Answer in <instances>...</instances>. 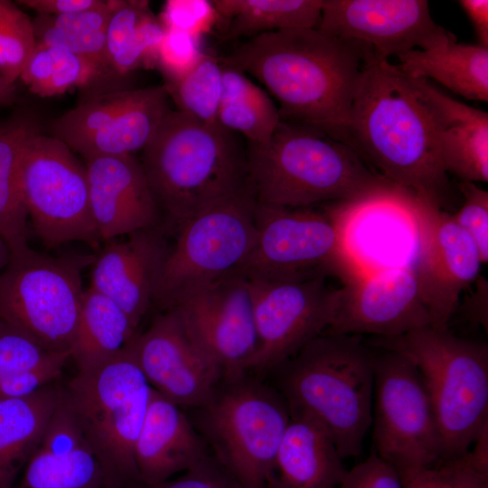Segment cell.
I'll list each match as a JSON object with an SVG mask.
<instances>
[{"mask_svg": "<svg viewBox=\"0 0 488 488\" xmlns=\"http://www.w3.org/2000/svg\"><path fill=\"white\" fill-rule=\"evenodd\" d=\"M85 161L90 211L100 240L161 225V211L133 155Z\"/></svg>", "mask_w": 488, "mask_h": 488, "instance_id": "cell-20", "label": "cell"}, {"mask_svg": "<svg viewBox=\"0 0 488 488\" xmlns=\"http://www.w3.org/2000/svg\"><path fill=\"white\" fill-rule=\"evenodd\" d=\"M397 57V67L408 78L433 80L465 99L488 100V47L457 42L443 29L426 48Z\"/></svg>", "mask_w": 488, "mask_h": 488, "instance_id": "cell-26", "label": "cell"}, {"mask_svg": "<svg viewBox=\"0 0 488 488\" xmlns=\"http://www.w3.org/2000/svg\"><path fill=\"white\" fill-rule=\"evenodd\" d=\"M318 29L389 60L426 48L444 29L425 0H323Z\"/></svg>", "mask_w": 488, "mask_h": 488, "instance_id": "cell-19", "label": "cell"}, {"mask_svg": "<svg viewBox=\"0 0 488 488\" xmlns=\"http://www.w3.org/2000/svg\"><path fill=\"white\" fill-rule=\"evenodd\" d=\"M375 345L399 352L419 371L440 434L443 459L466 453L488 425V344L425 326L378 338Z\"/></svg>", "mask_w": 488, "mask_h": 488, "instance_id": "cell-6", "label": "cell"}, {"mask_svg": "<svg viewBox=\"0 0 488 488\" xmlns=\"http://www.w3.org/2000/svg\"><path fill=\"white\" fill-rule=\"evenodd\" d=\"M431 325L410 263L358 270L343 281L333 319L324 333L391 338Z\"/></svg>", "mask_w": 488, "mask_h": 488, "instance_id": "cell-17", "label": "cell"}, {"mask_svg": "<svg viewBox=\"0 0 488 488\" xmlns=\"http://www.w3.org/2000/svg\"><path fill=\"white\" fill-rule=\"evenodd\" d=\"M256 202L249 182L179 226L162 265L153 304L163 312L172 309L192 293L235 275L256 241Z\"/></svg>", "mask_w": 488, "mask_h": 488, "instance_id": "cell-8", "label": "cell"}, {"mask_svg": "<svg viewBox=\"0 0 488 488\" xmlns=\"http://www.w3.org/2000/svg\"><path fill=\"white\" fill-rule=\"evenodd\" d=\"M432 117L446 172L459 182L488 181V113L456 100L427 80L409 78Z\"/></svg>", "mask_w": 488, "mask_h": 488, "instance_id": "cell-24", "label": "cell"}, {"mask_svg": "<svg viewBox=\"0 0 488 488\" xmlns=\"http://www.w3.org/2000/svg\"><path fill=\"white\" fill-rule=\"evenodd\" d=\"M70 358V353H59L36 369L1 376L0 401L30 395L53 382Z\"/></svg>", "mask_w": 488, "mask_h": 488, "instance_id": "cell-44", "label": "cell"}, {"mask_svg": "<svg viewBox=\"0 0 488 488\" xmlns=\"http://www.w3.org/2000/svg\"><path fill=\"white\" fill-rule=\"evenodd\" d=\"M344 142L391 183L446 211L452 205L430 112L411 80L389 60L364 66Z\"/></svg>", "mask_w": 488, "mask_h": 488, "instance_id": "cell-2", "label": "cell"}, {"mask_svg": "<svg viewBox=\"0 0 488 488\" xmlns=\"http://www.w3.org/2000/svg\"><path fill=\"white\" fill-rule=\"evenodd\" d=\"M10 251L6 244L0 239V272L5 267L9 261Z\"/></svg>", "mask_w": 488, "mask_h": 488, "instance_id": "cell-54", "label": "cell"}, {"mask_svg": "<svg viewBox=\"0 0 488 488\" xmlns=\"http://www.w3.org/2000/svg\"><path fill=\"white\" fill-rule=\"evenodd\" d=\"M149 12L151 9L148 1L121 0L106 27L108 66L110 59L126 45Z\"/></svg>", "mask_w": 488, "mask_h": 488, "instance_id": "cell-45", "label": "cell"}, {"mask_svg": "<svg viewBox=\"0 0 488 488\" xmlns=\"http://www.w3.org/2000/svg\"><path fill=\"white\" fill-rule=\"evenodd\" d=\"M225 39L283 30L317 28L323 0H215Z\"/></svg>", "mask_w": 488, "mask_h": 488, "instance_id": "cell-31", "label": "cell"}, {"mask_svg": "<svg viewBox=\"0 0 488 488\" xmlns=\"http://www.w3.org/2000/svg\"><path fill=\"white\" fill-rule=\"evenodd\" d=\"M246 149L249 182L258 203H355L403 189L377 174L345 142L307 126L281 120L267 142L248 143Z\"/></svg>", "mask_w": 488, "mask_h": 488, "instance_id": "cell-3", "label": "cell"}, {"mask_svg": "<svg viewBox=\"0 0 488 488\" xmlns=\"http://www.w3.org/2000/svg\"><path fill=\"white\" fill-rule=\"evenodd\" d=\"M91 257L55 258L30 247L0 272V320L43 349L70 353L84 295L80 268Z\"/></svg>", "mask_w": 488, "mask_h": 488, "instance_id": "cell-11", "label": "cell"}, {"mask_svg": "<svg viewBox=\"0 0 488 488\" xmlns=\"http://www.w3.org/2000/svg\"><path fill=\"white\" fill-rule=\"evenodd\" d=\"M168 99L164 85L143 88L132 105L72 150L86 160L94 156L133 155L144 149L170 110Z\"/></svg>", "mask_w": 488, "mask_h": 488, "instance_id": "cell-30", "label": "cell"}, {"mask_svg": "<svg viewBox=\"0 0 488 488\" xmlns=\"http://www.w3.org/2000/svg\"><path fill=\"white\" fill-rule=\"evenodd\" d=\"M290 415L266 488H339L348 469L333 439L308 416Z\"/></svg>", "mask_w": 488, "mask_h": 488, "instance_id": "cell-25", "label": "cell"}, {"mask_svg": "<svg viewBox=\"0 0 488 488\" xmlns=\"http://www.w3.org/2000/svg\"><path fill=\"white\" fill-rule=\"evenodd\" d=\"M377 61L365 46L318 28L262 33L224 58V65L263 83L282 121L307 126L344 142L360 75Z\"/></svg>", "mask_w": 488, "mask_h": 488, "instance_id": "cell-1", "label": "cell"}, {"mask_svg": "<svg viewBox=\"0 0 488 488\" xmlns=\"http://www.w3.org/2000/svg\"><path fill=\"white\" fill-rule=\"evenodd\" d=\"M40 132V124L31 113L18 112L0 122V239L10 254L29 248L22 166L30 140Z\"/></svg>", "mask_w": 488, "mask_h": 488, "instance_id": "cell-28", "label": "cell"}, {"mask_svg": "<svg viewBox=\"0 0 488 488\" xmlns=\"http://www.w3.org/2000/svg\"><path fill=\"white\" fill-rule=\"evenodd\" d=\"M14 488H105L101 465L62 388L44 435Z\"/></svg>", "mask_w": 488, "mask_h": 488, "instance_id": "cell-22", "label": "cell"}, {"mask_svg": "<svg viewBox=\"0 0 488 488\" xmlns=\"http://www.w3.org/2000/svg\"><path fill=\"white\" fill-rule=\"evenodd\" d=\"M138 333L115 302L89 287L84 291L70 358L78 372L91 371L127 351Z\"/></svg>", "mask_w": 488, "mask_h": 488, "instance_id": "cell-29", "label": "cell"}, {"mask_svg": "<svg viewBox=\"0 0 488 488\" xmlns=\"http://www.w3.org/2000/svg\"><path fill=\"white\" fill-rule=\"evenodd\" d=\"M197 408V424L215 458L244 488H266L290 421L282 394L244 376L223 380Z\"/></svg>", "mask_w": 488, "mask_h": 488, "instance_id": "cell-9", "label": "cell"}, {"mask_svg": "<svg viewBox=\"0 0 488 488\" xmlns=\"http://www.w3.org/2000/svg\"><path fill=\"white\" fill-rule=\"evenodd\" d=\"M172 309L192 340L220 367L223 380L242 377L249 371L258 336L247 278L233 275L217 280Z\"/></svg>", "mask_w": 488, "mask_h": 488, "instance_id": "cell-16", "label": "cell"}, {"mask_svg": "<svg viewBox=\"0 0 488 488\" xmlns=\"http://www.w3.org/2000/svg\"><path fill=\"white\" fill-rule=\"evenodd\" d=\"M139 488H244L225 467L209 455L177 478Z\"/></svg>", "mask_w": 488, "mask_h": 488, "instance_id": "cell-46", "label": "cell"}, {"mask_svg": "<svg viewBox=\"0 0 488 488\" xmlns=\"http://www.w3.org/2000/svg\"><path fill=\"white\" fill-rule=\"evenodd\" d=\"M121 0H102L90 9L60 14H37L49 26L66 33H89L105 31L109 17Z\"/></svg>", "mask_w": 488, "mask_h": 488, "instance_id": "cell-48", "label": "cell"}, {"mask_svg": "<svg viewBox=\"0 0 488 488\" xmlns=\"http://www.w3.org/2000/svg\"><path fill=\"white\" fill-rule=\"evenodd\" d=\"M373 360L356 335L323 333L277 368L290 413L320 424L343 460L361 455L372 423Z\"/></svg>", "mask_w": 488, "mask_h": 488, "instance_id": "cell-5", "label": "cell"}, {"mask_svg": "<svg viewBox=\"0 0 488 488\" xmlns=\"http://www.w3.org/2000/svg\"><path fill=\"white\" fill-rule=\"evenodd\" d=\"M458 192L463 196L460 208L451 213L455 222L472 238L481 261H488V192L475 183L459 182Z\"/></svg>", "mask_w": 488, "mask_h": 488, "instance_id": "cell-38", "label": "cell"}, {"mask_svg": "<svg viewBox=\"0 0 488 488\" xmlns=\"http://www.w3.org/2000/svg\"><path fill=\"white\" fill-rule=\"evenodd\" d=\"M373 443L399 472L443 459L432 402L416 365L389 350L374 352Z\"/></svg>", "mask_w": 488, "mask_h": 488, "instance_id": "cell-12", "label": "cell"}, {"mask_svg": "<svg viewBox=\"0 0 488 488\" xmlns=\"http://www.w3.org/2000/svg\"><path fill=\"white\" fill-rule=\"evenodd\" d=\"M408 212L416 239L410 265L430 315V326L449 329L462 292L480 276L479 251L450 212L414 193Z\"/></svg>", "mask_w": 488, "mask_h": 488, "instance_id": "cell-15", "label": "cell"}, {"mask_svg": "<svg viewBox=\"0 0 488 488\" xmlns=\"http://www.w3.org/2000/svg\"><path fill=\"white\" fill-rule=\"evenodd\" d=\"M207 456L202 437L181 407L152 388L135 447L141 485L162 483Z\"/></svg>", "mask_w": 488, "mask_h": 488, "instance_id": "cell-23", "label": "cell"}, {"mask_svg": "<svg viewBox=\"0 0 488 488\" xmlns=\"http://www.w3.org/2000/svg\"><path fill=\"white\" fill-rule=\"evenodd\" d=\"M22 183L28 216L46 246L83 241L98 247L86 167L66 144L42 132L35 135L24 152Z\"/></svg>", "mask_w": 488, "mask_h": 488, "instance_id": "cell-13", "label": "cell"}, {"mask_svg": "<svg viewBox=\"0 0 488 488\" xmlns=\"http://www.w3.org/2000/svg\"><path fill=\"white\" fill-rule=\"evenodd\" d=\"M399 473L404 488H488V466L479 464L469 450L457 457Z\"/></svg>", "mask_w": 488, "mask_h": 488, "instance_id": "cell-36", "label": "cell"}, {"mask_svg": "<svg viewBox=\"0 0 488 488\" xmlns=\"http://www.w3.org/2000/svg\"><path fill=\"white\" fill-rule=\"evenodd\" d=\"M102 0H21L16 3L34 10L37 14L60 15L99 5Z\"/></svg>", "mask_w": 488, "mask_h": 488, "instance_id": "cell-50", "label": "cell"}, {"mask_svg": "<svg viewBox=\"0 0 488 488\" xmlns=\"http://www.w3.org/2000/svg\"><path fill=\"white\" fill-rule=\"evenodd\" d=\"M256 241L235 275L247 279H306L358 269L346 243L339 208L319 212L256 202Z\"/></svg>", "mask_w": 488, "mask_h": 488, "instance_id": "cell-10", "label": "cell"}, {"mask_svg": "<svg viewBox=\"0 0 488 488\" xmlns=\"http://www.w3.org/2000/svg\"><path fill=\"white\" fill-rule=\"evenodd\" d=\"M61 388L51 382L35 392L0 401V488H14L56 409Z\"/></svg>", "mask_w": 488, "mask_h": 488, "instance_id": "cell-27", "label": "cell"}, {"mask_svg": "<svg viewBox=\"0 0 488 488\" xmlns=\"http://www.w3.org/2000/svg\"><path fill=\"white\" fill-rule=\"evenodd\" d=\"M326 276L306 279H248L252 295L258 350L249 371L277 369L331 324L340 288Z\"/></svg>", "mask_w": 488, "mask_h": 488, "instance_id": "cell-14", "label": "cell"}, {"mask_svg": "<svg viewBox=\"0 0 488 488\" xmlns=\"http://www.w3.org/2000/svg\"><path fill=\"white\" fill-rule=\"evenodd\" d=\"M218 122L238 132L250 144L267 142L281 122L279 110L269 96L242 71L223 65Z\"/></svg>", "mask_w": 488, "mask_h": 488, "instance_id": "cell-32", "label": "cell"}, {"mask_svg": "<svg viewBox=\"0 0 488 488\" xmlns=\"http://www.w3.org/2000/svg\"><path fill=\"white\" fill-rule=\"evenodd\" d=\"M223 65L208 53L176 81L164 87L179 111L208 125L220 126L218 110L222 89Z\"/></svg>", "mask_w": 488, "mask_h": 488, "instance_id": "cell-33", "label": "cell"}, {"mask_svg": "<svg viewBox=\"0 0 488 488\" xmlns=\"http://www.w3.org/2000/svg\"><path fill=\"white\" fill-rule=\"evenodd\" d=\"M217 14L211 1L168 0L159 21L164 29L178 30L198 39L217 24Z\"/></svg>", "mask_w": 488, "mask_h": 488, "instance_id": "cell-43", "label": "cell"}, {"mask_svg": "<svg viewBox=\"0 0 488 488\" xmlns=\"http://www.w3.org/2000/svg\"><path fill=\"white\" fill-rule=\"evenodd\" d=\"M164 230L160 225L110 241L94 262L90 287L115 302L137 328L153 305L168 251Z\"/></svg>", "mask_w": 488, "mask_h": 488, "instance_id": "cell-21", "label": "cell"}, {"mask_svg": "<svg viewBox=\"0 0 488 488\" xmlns=\"http://www.w3.org/2000/svg\"><path fill=\"white\" fill-rule=\"evenodd\" d=\"M54 61V48L36 42L19 77L31 92L42 97L52 73Z\"/></svg>", "mask_w": 488, "mask_h": 488, "instance_id": "cell-49", "label": "cell"}, {"mask_svg": "<svg viewBox=\"0 0 488 488\" xmlns=\"http://www.w3.org/2000/svg\"><path fill=\"white\" fill-rule=\"evenodd\" d=\"M143 151L151 191L175 230L249 184L247 149L233 132L179 110L167 112Z\"/></svg>", "mask_w": 488, "mask_h": 488, "instance_id": "cell-4", "label": "cell"}, {"mask_svg": "<svg viewBox=\"0 0 488 488\" xmlns=\"http://www.w3.org/2000/svg\"><path fill=\"white\" fill-rule=\"evenodd\" d=\"M33 25L36 42L89 58L104 69L108 66L106 30L89 33H66L49 26L37 15L33 19Z\"/></svg>", "mask_w": 488, "mask_h": 488, "instance_id": "cell-42", "label": "cell"}, {"mask_svg": "<svg viewBox=\"0 0 488 488\" xmlns=\"http://www.w3.org/2000/svg\"><path fill=\"white\" fill-rule=\"evenodd\" d=\"M63 389L102 468L105 488H139L135 447L152 387L132 345L115 359L78 372Z\"/></svg>", "mask_w": 488, "mask_h": 488, "instance_id": "cell-7", "label": "cell"}, {"mask_svg": "<svg viewBox=\"0 0 488 488\" xmlns=\"http://www.w3.org/2000/svg\"><path fill=\"white\" fill-rule=\"evenodd\" d=\"M53 48L54 66L42 98L61 95L72 88L88 86L103 75L104 68L96 61L64 49Z\"/></svg>", "mask_w": 488, "mask_h": 488, "instance_id": "cell-41", "label": "cell"}, {"mask_svg": "<svg viewBox=\"0 0 488 488\" xmlns=\"http://www.w3.org/2000/svg\"><path fill=\"white\" fill-rule=\"evenodd\" d=\"M17 99L14 84L8 83L0 74V108L11 106Z\"/></svg>", "mask_w": 488, "mask_h": 488, "instance_id": "cell-53", "label": "cell"}, {"mask_svg": "<svg viewBox=\"0 0 488 488\" xmlns=\"http://www.w3.org/2000/svg\"><path fill=\"white\" fill-rule=\"evenodd\" d=\"M200 39L174 29H165L158 47L156 66L165 83L178 80L190 71L202 55Z\"/></svg>", "mask_w": 488, "mask_h": 488, "instance_id": "cell-40", "label": "cell"}, {"mask_svg": "<svg viewBox=\"0 0 488 488\" xmlns=\"http://www.w3.org/2000/svg\"><path fill=\"white\" fill-rule=\"evenodd\" d=\"M475 281L476 289L465 300L464 314L475 326H482L487 331L488 281L480 276Z\"/></svg>", "mask_w": 488, "mask_h": 488, "instance_id": "cell-51", "label": "cell"}, {"mask_svg": "<svg viewBox=\"0 0 488 488\" xmlns=\"http://www.w3.org/2000/svg\"><path fill=\"white\" fill-rule=\"evenodd\" d=\"M57 354L0 320V377L36 369Z\"/></svg>", "mask_w": 488, "mask_h": 488, "instance_id": "cell-39", "label": "cell"}, {"mask_svg": "<svg viewBox=\"0 0 488 488\" xmlns=\"http://www.w3.org/2000/svg\"><path fill=\"white\" fill-rule=\"evenodd\" d=\"M142 91L143 89H118L89 98L53 119L49 127L50 136L72 150L85 138L108 125L132 105Z\"/></svg>", "mask_w": 488, "mask_h": 488, "instance_id": "cell-34", "label": "cell"}, {"mask_svg": "<svg viewBox=\"0 0 488 488\" xmlns=\"http://www.w3.org/2000/svg\"><path fill=\"white\" fill-rule=\"evenodd\" d=\"M339 488H404L399 471L373 454L348 469Z\"/></svg>", "mask_w": 488, "mask_h": 488, "instance_id": "cell-47", "label": "cell"}, {"mask_svg": "<svg viewBox=\"0 0 488 488\" xmlns=\"http://www.w3.org/2000/svg\"><path fill=\"white\" fill-rule=\"evenodd\" d=\"M35 44L33 19L14 3L0 0V74L8 83L20 77Z\"/></svg>", "mask_w": 488, "mask_h": 488, "instance_id": "cell-35", "label": "cell"}, {"mask_svg": "<svg viewBox=\"0 0 488 488\" xmlns=\"http://www.w3.org/2000/svg\"><path fill=\"white\" fill-rule=\"evenodd\" d=\"M469 18L478 44L488 47V1L487 0H460L457 2Z\"/></svg>", "mask_w": 488, "mask_h": 488, "instance_id": "cell-52", "label": "cell"}, {"mask_svg": "<svg viewBox=\"0 0 488 488\" xmlns=\"http://www.w3.org/2000/svg\"><path fill=\"white\" fill-rule=\"evenodd\" d=\"M150 386L180 407L206 404L223 380L220 367L197 345L174 309L158 314L133 343Z\"/></svg>", "mask_w": 488, "mask_h": 488, "instance_id": "cell-18", "label": "cell"}, {"mask_svg": "<svg viewBox=\"0 0 488 488\" xmlns=\"http://www.w3.org/2000/svg\"><path fill=\"white\" fill-rule=\"evenodd\" d=\"M164 33L159 19L149 12L126 45L110 59L109 66L119 75L141 67H155L158 47Z\"/></svg>", "mask_w": 488, "mask_h": 488, "instance_id": "cell-37", "label": "cell"}]
</instances>
